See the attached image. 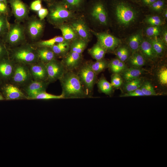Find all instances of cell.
<instances>
[{"label":"cell","mask_w":167,"mask_h":167,"mask_svg":"<svg viewBox=\"0 0 167 167\" xmlns=\"http://www.w3.org/2000/svg\"><path fill=\"white\" fill-rule=\"evenodd\" d=\"M9 56L8 49L4 40L0 38V59Z\"/></svg>","instance_id":"42"},{"label":"cell","mask_w":167,"mask_h":167,"mask_svg":"<svg viewBox=\"0 0 167 167\" xmlns=\"http://www.w3.org/2000/svg\"><path fill=\"white\" fill-rule=\"evenodd\" d=\"M67 23L73 28L79 38L88 43L90 41L92 35L91 28L83 14H79Z\"/></svg>","instance_id":"9"},{"label":"cell","mask_w":167,"mask_h":167,"mask_svg":"<svg viewBox=\"0 0 167 167\" xmlns=\"http://www.w3.org/2000/svg\"><path fill=\"white\" fill-rule=\"evenodd\" d=\"M112 1L110 9H108L110 26L124 32L136 25L140 15L138 10L124 1Z\"/></svg>","instance_id":"1"},{"label":"cell","mask_w":167,"mask_h":167,"mask_svg":"<svg viewBox=\"0 0 167 167\" xmlns=\"http://www.w3.org/2000/svg\"><path fill=\"white\" fill-rule=\"evenodd\" d=\"M32 80L28 65L15 63L14 72L9 82L21 88Z\"/></svg>","instance_id":"10"},{"label":"cell","mask_w":167,"mask_h":167,"mask_svg":"<svg viewBox=\"0 0 167 167\" xmlns=\"http://www.w3.org/2000/svg\"><path fill=\"white\" fill-rule=\"evenodd\" d=\"M59 80L64 99L91 98L74 71H66Z\"/></svg>","instance_id":"3"},{"label":"cell","mask_w":167,"mask_h":167,"mask_svg":"<svg viewBox=\"0 0 167 167\" xmlns=\"http://www.w3.org/2000/svg\"><path fill=\"white\" fill-rule=\"evenodd\" d=\"M143 72V70L139 67H131L124 71L122 77L126 81H128L139 78Z\"/></svg>","instance_id":"29"},{"label":"cell","mask_w":167,"mask_h":167,"mask_svg":"<svg viewBox=\"0 0 167 167\" xmlns=\"http://www.w3.org/2000/svg\"><path fill=\"white\" fill-rule=\"evenodd\" d=\"M70 11L78 14L82 13L87 3V0H61Z\"/></svg>","instance_id":"22"},{"label":"cell","mask_w":167,"mask_h":167,"mask_svg":"<svg viewBox=\"0 0 167 167\" xmlns=\"http://www.w3.org/2000/svg\"><path fill=\"white\" fill-rule=\"evenodd\" d=\"M157 0H142L143 4L148 6Z\"/></svg>","instance_id":"50"},{"label":"cell","mask_w":167,"mask_h":167,"mask_svg":"<svg viewBox=\"0 0 167 167\" xmlns=\"http://www.w3.org/2000/svg\"><path fill=\"white\" fill-rule=\"evenodd\" d=\"M9 56L15 63L28 65L39 61L35 48L26 42L8 49Z\"/></svg>","instance_id":"5"},{"label":"cell","mask_w":167,"mask_h":167,"mask_svg":"<svg viewBox=\"0 0 167 167\" xmlns=\"http://www.w3.org/2000/svg\"><path fill=\"white\" fill-rule=\"evenodd\" d=\"M159 37L166 46L167 45V29L166 27H162Z\"/></svg>","instance_id":"48"},{"label":"cell","mask_w":167,"mask_h":167,"mask_svg":"<svg viewBox=\"0 0 167 167\" xmlns=\"http://www.w3.org/2000/svg\"><path fill=\"white\" fill-rule=\"evenodd\" d=\"M37 12L38 18L41 20H43L47 16L48 10L47 8L42 7Z\"/></svg>","instance_id":"47"},{"label":"cell","mask_w":167,"mask_h":167,"mask_svg":"<svg viewBox=\"0 0 167 167\" xmlns=\"http://www.w3.org/2000/svg\"><path fill=\"white\" fill-rule=\"evenodd\" d=\"M88 54L96 60L104 58L106 51L97 41L91 48L88 50Z\"/></svg>","instance_id":"26"},{"label":"cell","mask_w":167,"mask_h":167,"mask_svg":"<svg viewBox=\"0 0 167 167\" xmlns=\"http://www.w3.org/2000/svg\"><path fill=\"white\" fill-rule=\"evenodd\" d=\"M82 13L89 26L101 28L110 26L106 3L104 0H90Z\"/></svg>","instance_id":"2"},{"label":"cell","mask_w":167,"mask_h":167,"mask_svg":"<svg viewBox=\"0 0 167 167\" xmlns=\"http://www.w3.org/2000/svg\"><path fill=\"white\" fill-rule=\"evenodd\" d=\"M55 28L61 31L62 36L65 41L71 42L79 38L73 28L67 22L60 24Z\"/></svg>","instance_id":"23"},{"label":"cell","mask_w":167,"mask_h":167,"mask_svg":"<svg viewBox=\"0 0 167 167\" xmlns=\"http://www.w3.org/2000/svg\"><path fill=\"white\" fill-rule=\"evenodd\" d=\"M144 96L140 88L133 91L127 92L121 96Z\"/></svg>","instance_id":"46"},{"label":"cell","mask_w":167,"mask_h":167,"mask_svg":"<svg viewBox=\"0 0 167 167\" xmlns=\"http://www.w3.org/2000/svg\"><path fill=\"white\" fill-rule=\"evenodd\" d=\"M28 66L33 80L48 82V73L45 64L39 61Z\"/></svg>","instance_id":"18"},{"label":"cell","mask_w":167,"mask_h":167,"mask_svg":"<svg viewBox=\"0 0 167 167\" xmlns=\"http://www.w3.org/2000/svg\"><path fill=\"white\" fill-rule=\"evenodd\" d=\"M92 35L97 38V41L106 52L114 51L120 45L121 41L118 38L105 32L95 31L91 29Z\"/></svg>","instance_id":"11"},{"label":"cell","mask_w":167,"mask_h":167,"mask_svg":"<svg viewBox=\"0 0 167 167\" xmlns=\"http://www.w3.org/2000/svg\"><path fill=\"white\" fill-rule=\"evenodd\" d=\"M162 17L166 21L167 19V9H164L162 13Z\"/></svg>","instance_id":"52"},{"label":"cell","mask_w":167,"mask_h":167,"mask_svg":"<svg viewBox=\"0 0 167 167\" xmlns=\"http://www.w3.org/2000/svg\"><path fill=\"white\" fill-rule=\"evenodd\" d=\"M162 28V26H161L149 25L145 29V33L148 38L159 36Z\"/></svg>","instance_id":"37"},{"label":"cell","mask_w":167,"mask_h":167,"mask_svg":"<svg viewBox=\"0 0 167 167\" xmlns=\"http://www.w3.org/2000/svg\"><path fill=\"white\" fill-rule=\"evenodd\" d=\"M157 57L162 56L165 51L166 45L159 36L148 39Z\"/></svg>","instance_id":"25"},{"label":"cell","mask_w":167,"mask_h":167,"mask_svg":"<svg viewBox=\"0 0 167 167\" xmlns=\"http://www.w3.org/2000/svg\"><path fill=\"white\" fill-rule=\"evenodd\" d=\"M97 86L101 92L109 95L111 94L113 87L105 78H102L99 80L97 82Z\"/></svg>","instance_id":"34"},{"label":"cell","mask_w":167,"mask_h":167,"mask_svg":"<svg viewBox=\"0 0 167 167\" xmlns=\"http://www.w3.org/2000/svg\"><path fill=\"white\" fill-rule=\"evenodd\" d=\"M10 5L11 12L15 22L21 23L28 18L29 8L21 0H7Z\"/></svg>","instance_id":"13"},{"label":"cell","mask_w":167,"mask_h":167,"mask_svg":"<svg viewBox=\"0 0 167 167\" xmlns=\"http://www.w3.org/2000/svg\"><path fill=\"white\" fill-rule=\"evenodd\" d=\"M15 63L6 57L0 59V79L2 83L9 81L14 72Z\"/></svg>","instance_id":"17"},{"label":"cell","mask_w":167,"mask_h":167,"mask_svg":"<svg viewBox=\"0 0 167 167\" xmlns=\"http://www.w3.org/2000/svg\"><path fill=\"white\" fill-rule=\"evenodd\" d=\"M122 83V79L118 73H114L112 76L111 84L113 87L118 88Z\"/></svg>","instance_id":"43"},{"label":"cell","mask_w":167,"mask_h":167,"mask_svg":"<svg viewBox=\"0 0 167 167\" xmlns=\"http://www.w3.org/2000/svg\"><path fill=\"white\" fill-rule=\"evenodd\" d=\"M142 84V80L139 78L126 81L124 86L126 92L133 91L140 88Z\"/></svg>","instance_id":"36"},{"label":"cell","mask_w":167,"mask_h":167,"mask_svg":"<svg viewBox=\"0 0 167 167\" xmlns=\"http://www.w3.org/2000/svg\"><path fill=\"white\" fill-rule=\"evenodd\" d=\"M88 43L80 38H76L71 42L70 51L82 54Z\"/></svg>","instance_id":"28"},{"label":"cell","mask_w":167,"mask_h":167,"mask_svg":"<svg viewBox=\"0 0 167 167\" xmlns=\"http://www.w3.org/2000/svg\"><path fill=\"white\" fill-rule=\"evenodd\" d=\"M5 100V99L2 93H1V92H0V100Z\"/></svg>","instance_id":"53"},{"label":"cell","mask_w":167,"mask_h":167,"mask_svg":"<svg viewBox=\"0 0 167 167\" xmlns=\"http://www.w3.org/2000/svg\"><path fill=\"white\" fill-rule=\"evenodd\" d=\"M49 83L47 81L32 80L21 89L26 95L27 99L33 100L40 92L45 91Z\"/></svg>","instance_id":"15"},{"label":"cell","mask_w":167,"mask_h":167,"mask_svg":"<svg viewBox=\"0 0 167 167\" xmlns=\"http://www.w3.org/2000/svg\"><path fill=\"white\" fill-rule=\"evenodd\" d=\"M144 96H156L157 94L152 84L149 82H145L142 84L140 88Z\"/></svg>","instance_id":"38"},{"label":"cell","mask_w":167,"mask_h":167,"mask_svg":"<svg viewBox=\"0 0 167 167\" xmlns=\"http://www.w3.org/2000/svg\"><path fill=\"white\" fill-rule=\"evenodd\" d=\"M2 84V81H1V80L0 79V86Z\"/></svg>","instance_id":"55"},{"label":"cell","mask_w":167,"mask_h":167,"mask_svg":"<svg viewBox=\"0 0 167 167\" xmlns=\"http://www.w3.org/2000/svg\"><path fill=\"white\" fill-rule=\"evenodd\" d=\"M24 26L26 36L32 43L39 41L42 36L45 27V20H41L35 16H32L26 20Z\"/></svg>","instance_id":"8"},{"label":"cell","mask_w":167,"mask_h":167,"mask_svg":"<svg viewBox=\"0 0 167 167\" xmlns=\"http://www.w3.org/2000/svg\"><path fill=\"white\" fill-rule=\"evenodd\" d=\"M143 38V31L139 30L127 38V44L132 54L139 50Z\"/></svg>","instance_id":"19"},{"label":"cell","mask_w":167,"mask_h":167,"mask_svg":"<svg viewBox=\"0 0 167 167\" xmlns=\"http://www.w3.org/2000/svg\"><path fill=\"white\" fill-rule=\"evenodd\" d=\"M30 7L32 10L38 11L42 7V0H35L33 1L31 4Z\"/></svg>","instance_id":"45"},{"label":"cell","mask_w":167,"mask_h":167,"mask_svg":"<svg viewBox=\"0 0 167 167\" xmlns=\"http://www.w3.org/2000/svg\"><path fill=\"white\" fill-rule=\"evenodd\" d=\"M71 42L64 41L57 43L50 48L57 58H62L70 50Z\"/></svg>","instance_id":"24"},{"label":"cell","mask_w":167,"mask_h":167,"mask_svg":"<svg viewBox=\"0 0 167 167\" xmlns=\"http://www.w3.org/2000/svg\"><path fill=\"white\" fill-rule=\"evenodd\" d=\"M108 67L114 73H118L124 71L126 67L124 62L118 58L113 59L109 62Z\"/></svg>","instance_id":"32"},{"label":"cell","mask_w":167,"mask_h":167,"mask_svg":"<svg viewBox=\"0 0 167 167\" xmlns=\"http://www.w3.org/2000/svg\"><path fill=\"white\" fill-rule=\"evenodd\" d=\"M76 72L86 91L91 97L94 86L96 81V74L86 62L82 64Z\"/></svg>","instance_id":"7"},{"label":"cell","mask_w":167,"mask_h":167,"mask_svg":"<svg viewBox=\"0 0 167 167\" xmlns=\"http://www.w3.org/2000/svg\"><path fill=\"white\" fill-rule=\"evenodd\" d=\"M144 21L149 25L162 26L164 25L165 21L162 16L155 15L147 16Z\"/></svg>","instance_id":"33"},{"label":"cell","mask_w":167,"mask_h":167,"mask_svg":"<svg viewBox=\"0 0 167 167\" xmlns=\"http://www.w3.org/2000/svg\"><path fill=\"white\" fill-rule=\"evenodd\" d=\"M145 60H153L157 56L154 52L149 39L143 38L140 44L139 50Z\"/></svg>","instance_id":"20"},{"label":"cell","mask_w":167,"mask_h":167,"mask_svg":"<svg viewBox=\"0 0 167 167\" xmlns=\"http://www.w3.org/2000/svg\"><path fill=\"white\" fill-rule=\"evenodd\" d=\"M88 62L91 69L96 75L108 67L109 63V62L104 58L95 62Z\"/></svg>","instance_id":"30"},{"label":"cell","mask_w":167,"mask_h":167,"mask_svg":"<svg viewBox=\"0 0 167 167\" xmlns=\"http://www.w3.org/2000/svg\"><path fill=\"white\" fill-rule=\"evenodd\" d=\"M0 14L7 16L8 17L12 14L8 3L3 1H0Z\"/></svg>","instance_id":"44"},{"label":"cell","mask_w":167,"mask_h":167,"mask_svg":"<svg viewBox=\"0 0 167 167\" xmlns=\"http://www.w3.org/2000/svg\"><path fill=\"white\" fill-rule=\"evenodd\" d=\"M26 36L24 26L21 23L15 22L10 24L3 40L9 49L27 42Z\"/></svg>","instance_id":"6"},{"label":"cell","mask_w":167,"mask_h":167,"mask_svg":"<svg viewBox=\"0 0 167 167\" xmlns=\"http://www.w3.org/2000/svg\"><path fill=\"white\" fill-rule=\"evenodd\" d=\"M158 77L160 83L162 85L167 84V68L166 66L162 67L159 70Z\"/></svg>","instance_id":"41"},{"label":"cell","mask_w":167,"mask_h":167,"mask_svg":"<svg viewBox=\"0 0 167 167\" xmlns=\"http://www.w3.org/2000/svg\"><path fill=\"white\" fill-rule=\"evenodd\" d=\"M129 54L128 49L126 47L124 46L123 53L120 60L124 62L128 58Z\"/></svg>","instance_id":"49"},{"label":"cell","mask_w":167,"mask_h":167,"mask_svg":"<svg viewBox=\"0 0 167 167\" xmlns=\"http://www.w3.org/2000/svg\"><path fill=\"white\" fill-rule=\"evenodd\" d=\"M0 92L5 100L27 99L22 89L9 82L2 84L0 86Z\"/></svg>","instance_id":"12"},{"label":"cell","mask_w":167,"mask_h":167,"mask_svg":"<svg viewBox=\"0 0 167 167\" xmlns=\"http://www.w3.org/2000/svg\"><path fill=\"white\" fill-rule=\"evenodd\" d=\"M82 54L69 51L61 61L66 71H74L82 64Z\"/></svg>","instance_id":"16"},{"label":"cell","mask_w":167,"mask_h":167,"mask_svg":"<svg viewBox=\"0 0 167 167\" xmlns=\"http://www.w3.org/2000/svg\"><path fill=\"white\" fill-rule=\"evenodd\" d=\"M129 62L131 65L139 68L145 64V59L138 51L132 54L129 58Z\"/></svg>","instance_id":"31"},{"label":"cell","mask_w":167,"mask_h":167,"mask_svg":"<svg viewBox=\"0 0 167 167\" xmlns=\"http://www.w3.org/2000/svg\"><path fill=\"white\" fill-rule=\"evenodd\" d=\"M0 1H3L5 2L6 3H8L7 0H0Z\"/></svg>","instance_id":"54"},{"label":"cell","mask_w":167,"mask_h":167,"mask_svg":"<svg viewBox=\"0 0 167 167\" xmlns=\"http://www.w3.org/2000/svg\"><path fill=\"white\" fill-rule=\"evenodd\" d=\"M47 7L48 13L46 17L47 20L55 28L68 22L79 14L70 11L61 0L55 2Z\"/></svg>","instance_id":"4"},{"label":"cell","mask_w":167,"mask_h":167,"mask_svg":"<svg viewBox=\"0 0 167 167\" xmlns=\"http://www.w3.org/2000/svg\"><path fill=\"white\" fill-rule=\"evenodd\" d=\"M165 2L164 0H157L149 6L151 11L154 12L162 13L164 10Z\"/></svg>","instance_id":"40"},{"label":"cell","mask_w":167,"mask_h":167,"mask_svg":"<svg viewBox=\"0 0 167 167\" xmlns=\"http://www.w3.org/2000/svg\"><path fill=\"white\" fill-rule=\"evenodd\" d=\"M8 17L0 14V38L4 39L9 28L10 24Z\"/></svg>","instance_id":"35"},{"label":"cell","mask_w":167,"mask_h":167,"mask_svg":"<svg viewBox=\"0 0 167 167\" xmlns=\"http://www.w3.org/2000/svg\"><path fill=\"white\" fill-rule=\"evenodd\" d=\"M35 48L39 61L45 64L54 59H57V57L50 47H41Z\"/></svg>","instance_id":"21"},{"label":"cell","mask_w":167,"mask_h":167,"mask_svg":"<svg viewBox=\"0 0 167 167\" xmlns=\"http://www.w3.org/2000/svg\"><path fill=\"white\" fill-rule=\"evenodd\" d=\"M64 41L65 40L62 36H58L49 40L38 41L30 43L35 48L50 47L55 44L62 42Z\"/></svg>","instance_id":"27"},{"label":"cell","mask_w":167,"mask_h":167,"mask_svg":"<svg viewBox=\"0 0 167 167\" xmlns=\"http://www.w3.org/2000/svg\"><path fill=\"white\" fill-rule=\"evenodd\" d=\"M44 1L47 5H49L59 0H41Z\"/></svg>","instance_id":"51"},{"label":"cell","mask_w":167,"mask_h":167,"mask_svg":"<svg viewBox=\"0 0 167 167\" xmlns=\"http://www.w3.org/2000/svg\"><path fill=\"white\" fill-rule=\"evenodd\" d=\"M64 99L62 95H56L47 93L46 91L41 92L37 95L33 100H50Z\"/></svg>","instance_id":"39"},{"label":"cell","mask_w":167,"mask_h":167,"mask_svg":"<svg viewBox=\"0 0 167 167\" xmlns=\"http://www.w3.org/2000/svg\"><path fill=\"white\" fill-rule=\"evenodd\" d=\"M49 84L59 80L66 71L61 61L54 59L46 64Z\"/></svg>","instance_id":"14"}]
</instances>
